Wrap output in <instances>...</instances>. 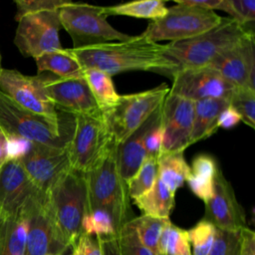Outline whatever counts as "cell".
<instances>
[{"mask_svg":"<svg viewBox=\"0 0 255 255\" xmlns=\"http://www.w3.org/2000/svg\"><path fill=\"white\" fill-rule=\"evenodd\" d=\"M254 33L242 38L234 47L216 57L207 67L218 72L236 88L255 91Z\"/></svg>","mask_w":255,"mask_h":255,"instance_id":"cell-15","label":"cell"},{"mask_svg":"<svg viewBox=\"0 0 255 255\" xmlns=\"http://www.w3.org/2000/svg\"><path fill=\"white\" fill-rule=\"evenodd\" d=\"M169 94L180 96L193 102L205 99H222L229 102L236 87L226 81L218 72L202 67L185 69L171 76Z\"/></svg>","mask_w":255,"mask_h":255,"instance_id":"cell-12","label":"cell"},{"mask_svg":"<svg viewBox=\"0 0 255 255\" xmlns=\"http://www.w3.org/2000/svg\"><path fill=\"white\" fill-rule=\"evenodd\" d=\"M239 255H255V233L247 226L240 230Z\"/></svg>","mask_w":255,"mask_h":255,"instance_id":"cell-43","label":"cell"},{"mask_svg":"<svg viewBox=\"0 0 255 255\" xmlns=\"http://www.w3.org/2000/svg\"><path fill=\"white\" fill-rule=\"evenodd\" d=\"M17 22L14 44L24 57L36 59L63 49L59 39V10L27 14Z\"/></svg>","mask_w":255,"mask_h":255,"instance_id":"cell-11","label":"cell"},{"mask_svg":"<svg viewBox=\"0 0 255 255\" xmlns=\"http://www.w3.org/2000/svg\"><path fill=\"white\" fill-rule=\"evenodd\" d=\"M221 19L214 11L176 3L167 8L162 18L150 21L140 35L156 43L163 40L177 42L212 29Z\"/></svg>","mask_w":255,"mask_h":255,"instance_id":"cell-9","label":"cell"},{"mask_svg":"<svg viewBox=\"0 0 255 255\" xmlns=\"http://www.w3.org/2000/svg\"><path fill=\"white\" fill-rule=\"evenodd\" d=\"M105 12L108 16L122 15L155 21L166 14L167 8L161 0H141L105 7Z\"/></svg>","mask_w":255,"mask_h":255,"instance_id":"cell-28","label":"cell"},{"mask_svg":"<svg viewBox=\"0 0 255 255\" xmlns=\"http://www.w3.org/2000/svg\"><path fill=\"white\" fill-rule=\"evenodd\" d=\"M24 208L28 222L26 255H58L46 194L41 192L31 198Z\"/></svg>","mask_w":255,"mask_h":255,"instance_id":"cell-18","label":"cell"},{"mask_svg":"<svg viewBox=\"0 0 255 255\" xmlns=\"http://www.w3.org/2000/svg\"><path fill=\"white\" fill-rule=\"evenodd\" d=\"M1 69L2 68H1V54H0V71H1Z\"/></svg>","mask_w":255,"mask_h":255,"instance_id":"cell-48","label":"cell"},{"mask_svg":"<svg viewBox=\"0 0 255 255\" xmlns=\"http://www.w3.org/2000/svg\"><path fill=\"white\" fill-rule=\"evenodd\" d=\"M118 145L115 141L101 161L84 173L87 185V208H102L115 220L119 230L132 218L128 184L118 167Z\"/></svg>","mask_w":255,"mask_h":255,"instance_id":"cell-4","label":"cell"},{"mask_svg":"<svg viewBox=\"0 0 255 255\" xmlns=\"http://www.w3.org/2000/svg\"><path fill=\"white\" fill-rule=\"evenodd\" d=\"M34 185L46 192L55 180L70 167L68 149L33 143L26 156L19 160Z\"/></svg>","mask_w":255,"mask_h":255,"instance_id":"cell-17","label":"cell"},{"mask_svg":"<svg viewBox=\"0 0 255 255\" xmlns=\"http://www.w3.org/2000/svg\"><path fill=\"white\" fill-rule=\"evenodd\" d=\"M47 255H55V254H47Z\"/></svg>","mask_w":255,"mask_h":255,"instance_id":"cell-49","label":"cell"},{"mask_svg":"<svg viewBox=\"0 0 255 255\" xmlns=\"http://www.w3.org/2000/svg\"><path fill=\"white\" fill-rule=\"evenodd\" d=\"M240 230L228 231L216 228L213 246L208 255H239Z\"/></svg>","mask_w":255,"mask_h":255,"instance_id":"cell-37","label":"cell"},{"mask_svg":"<svg viewBox=\"0 0 255 255\" xmlns=\"http://www.w3.org/2000/svg\"><path fill=\"white\" fill-rule=\"evenodd\" d=\"M229 105L241 117V122L255 128V91L247 88H236L232 94Z\"/></svg>","mask_w":255,"mask_h":255,"instance_id":"cell-34","label":"cell"},{"mask_svg":"<svg viewBox=\"0 0 255 255\" xmlns=\"http://www.w3.org/2000/svg\"><path fill=\"white\" fill-rule=\"evenodd\" d=\"M221 0H176V3L193 6L205 10H216L219 8Z\"/></svg>","mask_w":255,"mask_h":255,"instance_id":"cell-44","label":"cell"},{"mask_svg":"<svg viewBox=\"0 0 255 255\" xmlns=\"http://www.w3.org/2000/svg\"><path fill=\"white\" fill-rule=\"evenodd\" d=\"M219 169L216 159L211 154L199 153L192 160L186 182L191 192L204 203L213 195L215 177Z\"/></svg>","mask_w":255,"mask_h":255,"instance_id":"cell-21","label":"cell"},{"mask_svg":"<svg viewBox=\"0 0 255 255\" xmlns=\"http://www.w3.org/2000/svg\"><path fill=\"white\" fill-rule=\"evenodd\" d=\"M157 252L158 255H191L187 230L173 225L169 220L160 234Z\"/></svg>","mask_w":255,"mask_h":255,"instance_id":"cell-31","label":"cell"},{"mask_svg":"<svg viewBox=\"0 0 255 255\" xmlns=\"http://www.w3.org/2000/svg\"><path fill=\"white\" fill-rule=\"evenodd\" d=\"M187 234L189 243L192 245L191 255H208L214 243L216 227L209 221L202 219L187 230Z\"/></svg>","mask_w":255,"mask_h":255,"instance_id":"cell-33","label":"cell"},{"mask_svg":"<svg viewBox=\"0 0 255 255\" xmlns=\"http://www.w3.org/2000/svg\"><path fill=\"white\" fill-rule=\"evenodd\" d=\"M74 127V116L56 126L21 108L0 91V128L6 134L21 136L33 143L65 148L72 138Z\"/></svg>","mask_w":255,"mask_h":255,"instance_id":"cell-5","label":"cell"},{"mask_svg":"<svg viewBox=\"0 0 255 255\" xmlns=\"http://www.w3.org/2000/svg\"><path fill=\"white\" fill-rule=\"evenodd\" d=\"M114 142L102 112L75 116L74 132L67 146L70 167L82 173L89 172Z\"/></svg>","mask_w":255,"mask_h":255,"instance_id":"cell-8","label":"cell"},{"mask_svg":"<svg viewBox=\"0 0 255 255\" xmlns=\"http://www.w3.org/2000/svg\"><path fill=\"white\" fill-rule=\"evenodd\" d=\"M35 62L38 74L51 72L62 79L84 78V69L65 48L61 51L46 53L36 58Z\"/></svg>","mask_w":255,"mask_h":255,"instance_id":"cell-25","label":"cell"},{"mask_svg":"<svg viewBox=\"0 0 255 255\" xmlns=\"http://www.w3.org/2000/svg\"><path fill=\"white\" fill-rule=\"evenodd\" d=\"M107 17L105 7L80 2H71L59 10L61 27L72 38L75 50L123 42L132 37L115 29Z\"/></svg>","mask_w":255,"mask_h":255,"instance_id":"cell-6","label":"cell"},{"mask_svg":"<svg viewBox=\"0 0 255 255\" xmlns=\"http://www.w3.org/2000/svg\"><path fill=\"white\" fill-rule=\"evenodd\" d=\"M160 108L124 143L118 145V167L122 178L126 182H128L136 173V171L146 158V151L144 145L145 136Z\"/></svg>","mask_w":255,"mask_h":255,"instance_id":"cell-20","label":"cell"},{"mask_svg":"<svg viewBox=\"0 0 255 255\" xmlns=\"http://www.w3.org/2000/svg\"><path fill=\"white\" fill-rule=\"evenodd\" d=\"M37 76L47 97L59 112L74 117L101 112L84 78L62 79L45 74Z\"/></svg>","mask_w":255,"mask_h":255,"instance_id":"cell-13","label":"cell"},{"mask_svg":"<svg viewBox=\"0 0 255 255\" xmlns=\"http://www.w3.org/2000/svg\"><path fill=\"white\" fill-rule=\"evenodd\" d=\"M18 160H8L0 168V209L10 216L19 212L33 197L41 193Z\"/></svg>","mask_w":255,"mask_h":255,"instance_id":"cell-19","label":"cell"},{"mask_svg":"<svg viewBox=\"0 0 255 255\" xmlns=\"http://www.w3.org/2000/svg\"><path fill=\"white\" fill-rule=\"evenodd\" d=\"M7 135V149L9 160H21L30 151L33 142L17 135Z\"/></svg>","mask_w":255,"mask_h":255,"instance_id":"cell-41","label":"cell"},{"mask_svg":"<svg viewBox=\"0 0 255 255\" xmlns=\"http://www.w3.org/2000/svg\"><path fill=\"white\" fill-rule=\"evenodd\" d=\"M27 215L23 207L7 216L0 227V255H26Z\"/></svg>","mask_w":255,"mask_h":255,"instance_id":"cell-23","label":"cell"},{"mask_svg":"<svg viewBox=\"0 0 255 255\" xmlns=\"http://www.w3.org/2000/svg\"><path fill=\"white\" fill-rule=\"evenodd\" d=\"M252 29L224 17L212 29L190 39L166 44L164 56L172 63L171 76L181 70L207 67L216 57L234 47Z\"/></svg>","mask_w":255,"mask_h":255,"instance_id":"cell-3","label":"cell"},{"mask_svg":"<svg viewBox=\"0 0 255 255\" xmlns=\"http://www.w3.org/2000/svg\"><path fill=\"white\" fill-rule=\"evenodd\" d=\"M120 255H154L138 240L128 222H126L114 236Z\"/></svg>","mask_w":255,"mask_h":255,"instance_id":"cell-35","label":"cell"},{"mask_svg":"<svg viewBox=\"0 0 255 255\" xmlns=\"http://www.w3.org/2000/svg\"><path fill=\"white\" fill-rule=\"evenodd\" d=\"M158 177L157 157H146L136 173L127 182L129 198L132 200L151 189Z\"/></svg>","mask_w":255,"mask_h":255,"instance_id":"cell-32","label":"cell"},{"mask_svg":"<svg viewBox=\"0 0 255 255\" xmlns=\"http://www.w3.org/2000/svg\"><path fill=\"white\" fill-rule=\"evenodd\" d=\"M5 218H6V216L4 215V213L2 212V210L0 209V227L2 226V224H3L4 220H5Z\"/></svg>","mask_w":255,"mask_h":255,"instance_id":"cell-47","label":"cell"},{"mask_svg":"<svg viewBox=\"0 0 255 255\" xmlns=\"http://www.w3.org/2000/svg\"><path fill=\"white\" fill-rule=\"evenodd\" d=\"M133 202L142 212V215L169 219V215L174 206V193L157 177L151 189L133 200Z\"/></svg>","mask_w":255,"mask_h":255,"instance_id":"cell-24","label":"cell"},{"mask_svg":"<svg viewBox=\"0 0 255 255\" xmlns=\"http://www.w3.org/2000/svg\"><path fill=\"white\" fill-rule=\"evenodd\" d=\"M194 102L168 94L161 106L162 153L183 152L190 145Z\"/></svg>","mask_w":255,"mask_h":255,"instance_id":"cell-14","label":"cell"},{"mask_svg":"<svg viewBox=\"0 0 255 255\" xmlns=\"http://www.w3.org/2000/svg\"><path fill=\"white\" fill-rule=\"evenodd\" d=\"M9 160L7 149V135L0 128V168Z\"/></svg>","mask_w":255,"mask_h":255,"instance_id":"cell-45","label":"cell"},{"mask_svg":"<svg viewBox=\"0 0 255 255\" xmlns=\"http://www.w3.org/2000/svg\"><path fill=\"white\" fill-rule=\"evenodd\" d=\"M72 255H105L103 238L81 234L73 246Z\"/></svg>","mask_w":255,"mask_h":255,"instance_id":"cell-40","label":"cell"},{"mask_svg":"<svg viewBox=\"0 0 255 255\" xmlns=\"http://www.w3.org/2000/svg\"><path fill=\"white\" fill-rule=\"evenodd\" d=\"M166 45L142 35L123 42L84 49H67L83 69H97L110 76L129 71H149L170 77L172 63L164 56Z\"/></svg>","mask_w":255,"mask_h":255,"instance_id":"cell-1","label":"cell"},{"mask_svg":"<svg viewBox=\"0 0 255 255\" xmlns=\"http://www.w3.org/2000/svg\"><path fill=\"white\" fill-rule=\"evenodd\" d=\"M169 89L161 84L143 92L120 96L115 106L102 112L117 144L124 143L162 106Z\"/></svg>","mask_w":255,"mask_h":255,"instance_id":"cell-7","label":"cell"},{"mask_svg":"<svg viewBox=\"0 0 255 255\" xmlns=\"http://www.w3.org/2000/svg\"><path fill=\"white\" fill-rule=\"evenodd\" d=\"M157 165L158 178L175 194L190 173V166L186 162L183 152L162 153L157 158Z\"/></svg>","mask_w":255,"mask_h":255,"instance_id":"cell-26","label":"cell"},{"mask_svg":"<svg viewBox=\"0 0 255 255\" xmlns=\"http://www.w3.org/2000/svg\"><path fill=\"white\" fill-rule=\"evenodd\" d=\"M218 10L226 12L230 19L247 27L255 20L254 0H221Z\"/></svg>","mask_w":255,"mask_h":255,"instance_id":"cell-36","label":"cell"},{"mask_svg":"<svg viewBox=\"0 0 255 255\" xmlns=\"http://www.w3.org/2000/svg\"><path fill=\"white\" fill-rule=\"evenodd\" d=\"M203 219L222 230L239 231L246 227L245 212L235 196L231 183L221 169L215 177L213 195L205 203Z\"/></svg>","mask_w":255,"mask_h":255,"instance_id":"cell-16","label":"cell"},{"mask_svg":"<svg viewBox=\"0 0 255 255\" xmlns=\"http://www.w3.org/2000/svg\"><path fill=\"white\" fill-rule=\"evenodd\" d=\"M0 91L15 104L61 126L72 115L59 112L47 97L38 76H26L14 69H1Z\"/></svg>","mask_w":255,"mask_h":255,"instance_id":"cell-10","label":"cell"},{"mask_svg":"<svg viewBox=\"0 0 255 255\" xmlns=\"http://www.w3.org/2000/svg\"><path fill=\"white\" fill-rule=\"evenodd\" d=\"M54 227L57 254L73 247L82 234L81 222L87 208L85 174L69 167L45 192Z\"/></svg>","mask_w":255,"mask_h":255,"instance_id":"cell-2","label":"cell"},{"mask_svg":"<svg viewBox=\"0 0 255 255\" xmlns=\"http://www.w3.org/2000/svg\"><path fill=\"white\" fill-rule=\"evenodd\" d=\"M82 234L109 238L116 236L118 229L112 215L102 208H86L81 222Z\"/></svg>","mask_w":255,"mask_h":255,"instance_id":"cell-29","label":"cell"},{"mask_svg":"<svg viewBox=\"0 0 255 255\" xmlns=\"http://www.w3.org/2000/svg\"><path fill=\"white\" fill-rule=\"evenodd\" d=\"M73 1L68 0H15L14 3L17 8L15 15L16 21L27 14L58 11L62 7L70 4Z\"/></svg>","mask_w":255,"mask_h":255,"instance_id":"cell-38","label":"cell"},{"mask_svg":"<svg viewBox=\"0 0 255 255\" xmlns=\"http://www.w3.org/2000/svg\"><path fill=\"white\" fill-rule=\"evenodd\" d=\"M169 219L154 218L146 215L132 217L128 222L133 229L138 240L154 255H158L157 244L160 234Z\"/></svg>","mask_w":255,"mask_h":255,"instance_id":"cell-30","label":"cell"},{"mask_svg":"<svg viewBox=\"0 0 255 255\" xmlns=\"http://www.w3.org/2000/svg\"><path fill=\"white\" fill-rule=\"evenodd\" d=\"M241 122V117L237 111L230 105L226 107L218 117L217 128L230 129L235 128Z\"/></svg>","mask_w":255,"mask_h":255,"instance_id":"cell-42","label":"cell"},{"mask_svg":"<svg viewBox=\"0 0 255 255\" xmlns=\"http://www.w3.org/2000/svg\"><path fill=\"white\" fill-rule=\"evenodd\" d=\"M84 80L101 112L111 109L119 101L120 95L109 74L97 69H84Z\"/></svg>","mask_w":255,"mask_h":255,"instance_id":"cell-27","label":"cell"},{"mask_svg":"<svg viewBox=\"0 0 255 255\" xmlns=\"http://www.w3.org/2000/svg\"><path fill=\"white\" fill-rule=\"evenodd\" d=\"M163 142V130L161 126V108L147 130L144 145L146 157H157L161 154Z\"/></svg>","mask_w":255,"mask_h":255,"instance_id":"cell-39","label":"cell"},{"mask_svg":"<svg viewBox=\"0 0 255 255\" xmlns=\"http://www.w3.org/2000/svg\"><path fill=\"white\" fill-rule=\"evenodd\" d=\"M104 240V251L105 255H120L116 246L114 237L103 238Z\"/></svg>","mask_w":255,"mask_h":255,"instance_id":"cell-46","label":"cell"},{"mask_svg":"<svg viewBox=\"0 0 255 255\" xmlns=\"http://www.w3.org/2000/svg\"><path fill=\"white\" fill-rule=\"evenodd\" d=\"M228 106L229 102L222 99H205L194 102L190 145L211 136L217 130L218 117Z\"/></svg>","mask_w":255,"mask_h":255,"instance_id":"cell-22","label":"cell"}]
</instances>
